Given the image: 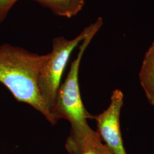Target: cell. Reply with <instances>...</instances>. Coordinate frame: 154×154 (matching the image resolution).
I'll list each match as a JSON object with an SVG mask.
<instances>
[{"label":"cell","mask_w":154,"mask_h":154,"mask_svg":"<svg viewBox=\"0 0 154 154\" xmlns=\"http://www.w3.org/2000/svg\"><path fill=\"white\" fill-rule=\"evenodd\" d=\"M139 80L149 103L154 106V42L144 56Z\"/></svg>","instance_id":"5b68a950"},{"label":"cell","mask_w":154,"mask_h":154,"mask_svg":"<svg viewBox=\"0 0 154 154\" xmlns=\"http://www.w3.org/2000/svg\"><path fill=\"white\" fill-rule=\"evenodd\" d=\"M48 57L49 54L39 55L11 45H0V82L17 101L31 106L54 125L57 122L38 88L39 74Z\"/></svg>","instance_id":"7a4b0ae2"},{"label":"cell","mask_w":154,"mask_h":154,"mask_svg":"<svg viewBox=\"0 0 154 154\" xmlns=\"http://www.w3.org/2000/svg\"><path fill=\"white\" fill-rule=\"evenodd\" d=\"M80 154H96L95 152H94L93 151H87V152H85Z\"/></svg>","instance_id":"ba28073f"},{"label":"cell","mask_w":154,"mask_h":154,"mask_svg":"<svg viewBox=\"0 0 154 154\" xmlns=\"http://www.w3.org/2000/svg\"><path fill=\"white\" fill-rule=\"evenodd\" d=\"M93 26L94 23L72 39L59 37L53 41L52 50L49 53L38 78L39 93L50 112L55 105L61 78L69 57L74 49L88 35Z\"/></svg>","instance_id":"3957f363"},{"label":"cell","mask_w":154,"mask_h":154,"mask_svg":"<svg viewBox=\"0 0 154 154\" xmlns=\"http://www.w3.org/2000/svg\"><path fill=\"white\" fill-rule=\"evenodd\" d=\"M59 16L68 18L76 16L85 5L84 0H34Z\"/></svg>","instance_id":"8992f818"},{"label":"cell","mask_w":154,"mask_h":154,"mask_svg":"<svg viewBox=\"0 0 154 154\" xmlns=\"http://www.w3.org/2000/svg\"><path fill=\"white\" fill-rule=\"evenodd\" d=\"M97 32L98 30L94 29L83 39L77 58L72 62L67 78L60 87L55 105L51 110L55 121L63 118L70 124V132L66 141V148L71 154L87 151L97 153L103 145L98 132L88 125V119L91 118V115L83 104L78 82L83 54Z\"/></svg>","instance_id":"6da1fadb"},{"label":"cell","mask_w":154,"mask_h":154,"mask_svg":"<svg viewBox=\"0 0 154 154\" xmlns=\"http://www.w3.org/2000/svg\"><path fill=\"white\" fill-rule=\"evenodd\" d=\"M123 105V94L116 89L111 95L108 108L91 118L97 122V131L106 146L113 154H127L122 137L120 116Z\"/></svg>","instance_id":"277c9868"},{"label":"cell","mask_w":154,"mask_h":154,"mask_svg":"<svg viewBox=\"0 0 154 154\" xmlns=\"http://www.w3.org/2000/svg\"><path fill=\"white\" fill-rule=\"evenodd\" d=\"M18 0H0V25Z\"/></svg>","instance_id":"52a82bcc"}]
</instances>
